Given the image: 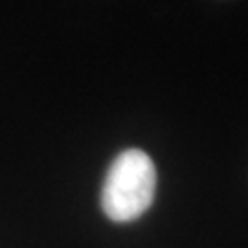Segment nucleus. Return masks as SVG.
Listing matches in <instances>:
<instances>
[{"label": "nucleus", "mask_w": 248, "mask_h": 248, "mask_svg": "<svg viewBox=\"0 0 248 248\" xmlns=\"http://www.w3.org/2000/svg\"><path fill=\"white\" fill-rule=\"evenodd\" d=\"M156 189V168L142 149L120 153L105 175L101 208L114 222L136 221L147 212Z\"/></svg>", "instance_id": "f257e3e1"}]
</instances>
